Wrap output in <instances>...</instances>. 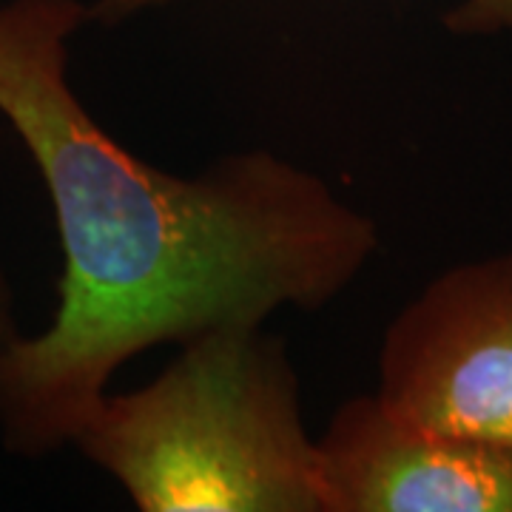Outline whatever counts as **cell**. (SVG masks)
Segmentation results:
<instances>
[{
    "instance_id": "cell-6",
    "label": "cell",
    "mask_w": 512,
    "mask_h": 512,
    "mask_svg": "<svg viewBox=\"0 0 512 512\" xmlns=\"http://www.w3.org/2000/svg\"><path fill=\"white\" fill-rule=\"evenodd\" d=\"M18 336V325H15V299H12V288L6 282V276L0 271V348L6 342H12Z\"/></svg>"
},
{
    "instance_id": "cell-2",
    "label": "cell",
    "mask_w": 512,
    "mask_h": 512,
    "mask_svg": "<svg viewBox=\"0 0 512 512\" xmlns=\"http://www.w3.org/2000/svg\"><path fill=\"white\" fill-rule=\"evenodd\" d=\"M72 444L140 512H325L319 444L282 339L222 328L131 393H103Z\"/></svg>"
},
{
    "instance_id": "cell-5",
    "label": "cell",
    "mask_w": 512,
    "mask_h": 512,
    "mask_svg": "<svg viewBox=\"0 0 512 512\" xmlns=\"http://www.w3.org/2000/svg\"><path fill=\"white\" fill-rule=\"evenodd\" d=\"M168 0H97L89 6L92 23H123ZM444 26L456 35H512V0H461L447 12Z\"/></svg>"
},
{
    "instance_id": "cell-3",
    "label": "cell",
    "mask_w": 512,
    "mask_h": 512,
    "mask_svg": "<svg viewBox=\"0 0 512 512\" xmlns=\"http://www.w3.org/2000/svg\"><path fill=\"white\" fill-rule=\"evenodd\" d=\"M376 399L424 430L512 447V254L444 271L390 322Z\"/></svg>"
},
{
    "instance_id": "cell-4",
    "label": "cell",
    "mask_w": 512,
    "mask_h": 512,
    "mask_svg": "<svg viewBox=\"0 0 512 512\" xmlns=\"http://www.w3.org/2000/svg\"><path fill=\"white\" fill-rule=\"evenodd\" d=\"M316 444L325 512H512V447L424 430L376 396L342 404Z\"/></svg>"
},
{
    "instance_id": "cell-1",
    "label": "cell",
    "mask_w": 512,
    "mask_h": 512,
    "mask_svg": "<svg viewBox=\"0 0 512 512\" xmlns=\"http://www.w3.org/2000/svg\"><path fill=\"white\" fill-rule=\"evenodd\" d=\"M80 0L0 3V114L32 154L63 245L52 325L0 348V436L18 456L72 444L143 350L276 308L319 311L379 248L373 220L271 151L177 177L134 157L69 86Z\"/></svg>"
}]
</instances>
